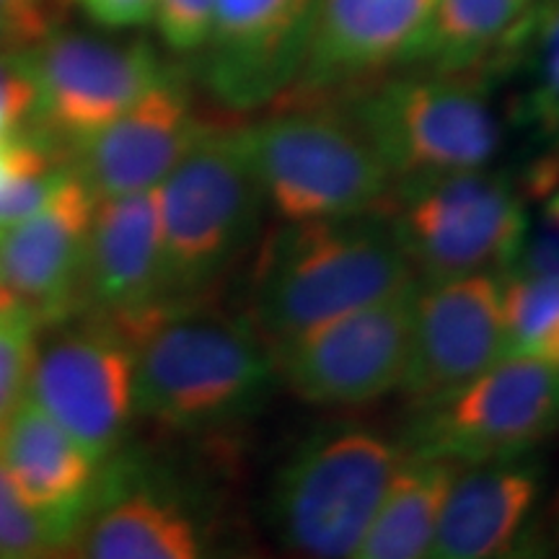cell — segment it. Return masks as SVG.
<instances>
[{
    "instance_id": "obj_19",
    "label": "cell",
    "mask_w": 559,
    "mask_h": 559,
    "mask_svg": "<svg viewBox=\"0 0 559 559\" xmlns=\"http://www.w3.org/2000/svg\"><path fill=\"white\" fill-rule=\"evenodd\" d=\"M0 464L37 506L86 515L99 459L29 396L0 423Z\"/></svg>"
},
{
    "instance_id": "obj_8",
    "label": "cell",
    "mask_w": 559,
    "mask_h": 559,
    "mask_svg": "<svg viewBox=\"0 0 559 559\" xmlns=\"http://www.w3.org/2000/svg\"><path fill=\"white\" fill-rule=\"evenodd\" d=\"M557 430L559 366L506 355L445 400L412 409L400 443L466 466L528 456Z\"/></svg>"
},
{
    "instance_id": "obj_30",
    "label": "cell",
    "mask_w": 559,
    "mask_h": 559,
    "mask_svg": "<svg viewBox=\"0 0 559 559\" xmlns=\"http://www.w3.org/2000/svg\"><path fill=\"white\" fill-rule=\"evenodd\" d=\"M158 0H81L83 11L107 29H132L148 24Z\"/></svg>"
},
{
    "instance_id": "obj_10",
    "label": "cell",
    "mask_w": 559,
    "mask_h": 559,
    "mask_svg": "<svg viewBox=\"0 0 559 559\" xmlns=\"http://www.w3.org/2000/svg\"><path fill=\"white\" fill-rule=\"evenodd\" d=\"M37 102L26 132L62 153L75 151L132 107L166 73L145 41L50 32L29 47Z\"/></svg>"
},
{
    "instance_id": "obj_22",
    "label": "cell",
    "mask_w": 559,
    "mask_h": 559,
    "mask_svg": "<svg viewBox=\"0 0 559 559\" xmlns=\"http://www.w3.org/2000/svg\"><path fill=\"white\" fill-rule=\"evenodd\" d=\"M83 534V555L96 559H198L205 534L181 502L132 489L115 495Z\"/></svg>"
},
{
    "instance_id": "obj_13",
    "label": "cell",
    "mask_w": 559,
    "mask_h": 559,
    "mask_svg": "<svg viewBox=\"0 0 559 559\" xmlns=\"http://www.w3.org/2000/svg\"><path fill=\"white\" fill-rule=\"evenodd\" d=\"M319 0H215L205 83L228 109L249 111L296 86Z\"/></svg>"
},
{
    "instance_id": "obj_17",
    "label": "cell",
    "mask_w": 559,
    "mask_h": 559,
    "mask_svg": "<svg viewBox=\"0 0 559 559\" xmlns=\"http://www.w3.org/2000/svg\"><path fill=\"white\" fill-rule=\"evenodd\" d=\"M83 296L130 342L169 311L160 283L158 190L96 200Z\"/></svg>"
},
{
    "instance_id": "obj_26",
    "label": "cell",
    "mask_w": 559,
    "mask_h": 559,
    "mask_svg": "<svg viewBox=\"0 0 559 559\" xmlns=\"http://www.w3.org/2000/svg\"><path fill=\"white\" fill-rule=\"evenodd\" d=\"M37 321L19 309H0V423L26 400L37 360Z\"/></svg>"
},
{
    "instance_id": "obj_24",
    "label": "cell",
    "mask_w": 559,
    "mask_h": 559,
    "mask_svg": "<svg viewBox=\"0 0 559 559\" xmlns=\"http://www.w3.org/2000/svg\"><path fill=\"white\" fill-rule=\"evenodd\" d=\"M502 319L508 355H526L559 366V277L506 272Z\"/></svg>"
},
{
    "instance_id": "obj_4",
    "label": "cell",
    "mask_w": 559,
    "mask_h": 559,
    "mask_svg": "<svg viewBox=\"0 0 559 559\" xmlns=\"http://www.w3.org/2000/svg\"><path fill=\"white\" fill-rule=\"evenodd\" d=\"M264 202L280 223L349 218L381 207L394 179L345 107L288 102L241 128Z\"/></svg>"
},
{
    "instance_id": "obj_32",
    "label": "cell",
    "mask_w": 559,
    "mask_h": 559,
    "mask_svg": "<svg viewBox=\"0 0 559 559\" xmlns=\"http://www.w3.org/2000/svg\"><path fill=\"white\" fill-rule=\"evenodd\" d=\"M0 9L16 13V16L34 19V21H39V24L52 26L50 9H47L45 0H0Z\"/></svg>"
},
{
    "instance_id": "obj_7",
    "label": "cell",
    "mask_w": 559,
    "mask_h": 559,
    "mask_svg": "<svg viewBox=\"0 0 559 559\" xmlns=\"http://www.w3.org/2000/svg\"><path fill=\"white\" fill-rule=\"evenodd\" d=\"M381 210L419 280L506 275L528 230L523 192L487 166L394 181Z\"/></svg>"
},
{
    "instance_id": "obj_15",
    "label": "cell",
    "mask_w": 559,
    "mask_h": 559,
    "mask_svg": "<svg viewBox=\"0 0 559 559\" xmlns=\"http://www.w3.org/2000/svg\"><path fill=\"white\" fill-rule=\"evenodd\" d=\"M96 198L70 164L68 177L29 218L0 230V309L41 324L66 317L83 296Z\"/></svg>"
},
{
    "instance_id": "obj_18",
    "label": "cell",
    "mask_w": 559,
    "mask_h": 559,
    "mask_svg": "<svg viewBox=\"0 0 559 559\" xmlns=\"http://www.w3.org/2000/svg\"><path fill=\"white\" fill-rule=\"evenodd\" d=\"M539 495L542 469L528 456L461 466L440 513L430 557H508L519 547Z\"/></svg>"
},
{
    "instance_id": "obj_31",
    "label": "cell",
    "mask_w": 559,
    "mask_h": 559,
    "mask_svg": "<svg viewBox=\"0 0 559 559\" xmlns=\"http://www.w3.org/2000/svg\"><path fill=\"white\" fill-rule=\"evenodd\" d=\"M50 32L52 26L0 9V52L29 50V47L45 39Z\"/></svg>"
},
{
    "instance_id": "obj_11",
    "label": "cell",
    "mask_w": 559,
    "mask_h": 559,
    "mask_svg": "<svg viewBox=\"0 0 559 559\" xmlns=\"http://www.w3.org/2000/svg\"><path fill=\"white\" fill-rule=\"evenodd\" d=\"M506 355L502 275L419 280L400 389L409 409L445 400Z\"/></svg>"
},
{
    "instance_id": "obj_16",
    "label": "cell",
    "mask_w": 559,
    "mask_h": 559,
    "mask_svg": "<svg viewBox=\"0 0 559 559\" xmlns=\"http://www.w3.org/2000/svg\"><path fill=\"white\" fill-rule=\"evenodd\" d=\"M205 128L185 81L166 70L132 107L73 151V169L96 200L158 190Z\"/></svg>"
},
{
    "instance_id": "obj_14",
    "label": "cell",
    "mask_w": 559,
    "mask_h": 559,
    "mask_svg": "<svg viewBox=\"0 0 559 559\" xmlns=\"http://www.w3.org/2000/svg\"><path fill=\"white\" fill-rule=\"evenodd\" d=\"M436 3L438 0H319L304 68L288 96L321 102L379 81L383 70L394 66H412Z\"/></svg>"
},
{
    "instance_id": "obj_29",
    "label": "cell",
    "mask_w": 559,
    "mask_h": 559,
    "mask_svg": "<svg viewBox=\"0 0 559 559\" xmlns=\"http://www.w3.org/2000/svg\"><path fill=\"white\" fill-rule=\"evenodd\" d=\"M37 83H34L29 50L0 52V111L11 130H24L29 122Z\"/></svg>"
},
{
    "instance_id": "obj_33",
    "label": "cell",
    "mask_w": 559,
    "mask_h": 559,
    "mask_svg": "<svg viewBox=\"0 0 559 559\" xmlns=\"http://www.w3.org/2000/svg\"><path fill=\"white\" fill-rule=\"evenodd\" d=\"M9 132H13L11 128H9V122H5V117H3V111H0V140H3L5 135H9Z\"/></svg>"
},
{
    "instance_id": "obj_12",
    "label": "cell",
    "mask_w": 559,
    "mask_h": 559,
    "mask_svg": "<svg viewBox=\"0 0 559 559\" xmlns=\"http://www.w3.org/2000/svg\"><path fill=\"white\" fill-rule=\"evenodd\" d=\"M26 396L107 459L135 415V347L109 321L70 332L37 353Z\"/></svg>"
},
{
    "instance_id": "obj_25",
    "label": "cell",
    "mask_w": 559,
    "mask_h": 559,
    "mask_svg": "<svg viewBox=\"0 0 559 559\" xmlns=\"http://www.w3.org/2000/svg\"><path fill=\"white\" fill-rule=\"evenodd\" d=\"M83 515L32 502L0 464V557H50L81 539Z\"/></svg>"
},
{
    "instance_id": "obj_2",
    "label": "cell",
    "mask_w": 559,
    "mask_h": 559,
    "mask_svg": "<svg viewBox=\"0 0 559 559\" xmlns=\"http://www.w3.org/2000/svg\"><path fill=\"white\" fill-rule=\"evenodd\" d=\"M132 347L135 412L169 430L241 423L277 381L270 345L251 321L190 304L153 319Z\"/></svg>"
},
{
    "instance_id": "obj_21",
    "label": "cell",
    "mask_w": 559,
    "mask_h": 559,
    "mask_svg": "<svg viewBox=\"0 0 559 559\" xmlns=\"http://www.w3.org/2000/svg\"><path fill=\"white\" fill-rule=\"evenodd\" d=\"M459 469L461 464L445 456L404 451L355 557H430L440 513Z\"/></svg>"
},
{
    "instance_id": "obj_27",
    "label": "cell",
    "mask_w": 559,
    "mask_h": 559,
    "mask_svg": "<svg viewBox=\"0 0 559 559\" xmlns=\"http://www.w3.org/2000/svg\"><path fill=\"white\" fill-rule=\"evenodd\" d=\"M153 19L169 50L198 52L207 45L213 29L215 0H158Z\"/></svg>"
},
{
    "instance_id": "obj_28",
    "label": "cell",
    "mask_w": 559,
    "mask_h": 559,
    "mask_svg": "<svg viewBox=\"0 0 559 559\" xmlns=\"http://www.w3.org/2000/svg\"><path fill=\"white\" fill-rule=\"evenodd\" d=\"M536 200L542 202L539 215L528 218L526 241L513 270L559 277V181Z\"/></svg>"
},
{
    "instance_id": "obj_3",
    "label": "cell",
    "mask_w": 559,
    "mask_h": 559,
    "mask_svg": "<svg viewBox=\"0 0 559 559\" xmlns=\"http://www.w3.org/2000/svg\"><path fill=\"white\" fill-rule=\"evenodd\" d=\"M160 283L169 309L205 293L260 236L267 202L241 128H205L158 187Z\"/></svg>"
},
{
    "instance_id": "obj_1",
    "label": "cell",
    "mask_w": 559,
    "mask_h": 559,
    "mask_svg": "<svg viewBox=\"0 0 559 559\" xmlns=\"http://www.w3.org/2000/svg\"><path fill=\"white\" fill-rule=\"evenodd\" d=\"M419 283L381 207L349 218L283 223L251 283V324L267 345Z\"/></svg>"
},
{
    "instance_id": "obj_5",
    "label": "cell",
    "mask_w": 559,
    "mask_h": 559,
    "mask_svg": "<svg viewBox=\"0 0 559 559\" xmlns=\"http://www.w3.org/2000/svg\"><path fill=\"white\" fill-rule=\"evenodd\" d=\"M402 443L358 423L324 425L285 456L270 485V526L306 557H355L402 459Z\"/></svg>"
},
{
    "instance_id": "obj_6",
    "label": "cell",
    "mask_w": 559,
    "mask_h": 559,
    "mask_svg": "<svg viewBox=\"0 0 559 559\" xmlns=\"http://www.w3.org/2000/svg\"><path fill=\"white\" fill-rule=\"evenodd\" d=\"M345 111L394 181L485 169L500 148L485 73L423 70L373 81L353 91Z\"/></svg>"
},
{
    "instance_id": "obj_20",
    "label": "cell",
    "mask_w": 559,
    "mask_h": 559,
    "mask_svg": "<svg viewBox=\"0 0 559 559\" xmlns=\"http://www.w3.org/2000/svg\"><path fill=\"white\" fill-rule=\"evenodd\" d=\"M544 0H438L412 66L436 73H500Z\"/></svg>"
},
{
    "instance_id": "obj_23",
    "label": "cell",
    "mask_w": 559,
    "mask_h": 559,
    "mask_svg": "<svg viewBox=\"0 0 559 559\" xmlns=\"http://www.w3.org/2000/svg\"><path fill=\"white\" fill-rule=\"evenodd\" d=\"M523 68L515 120L539 138L559 140V0H544L515 47L510 68Z\"/></svg>"
},
{
    "instance_id": "obj_9",
    "label": "cell",
    "mask_w": 559,
    "mask_h": 559,
    "mask_svg": "<svg viewBox=\"0 0 559 559\" xmlns=\"http://www.w3.org/2000/svg\"><path fill=\"white\" fill-rule=\"evenodd\" d=\"M417 285L270 345L277 381L298 400L330 409L362 407L400 391Z\"/></svg>"
}]
</instances>
